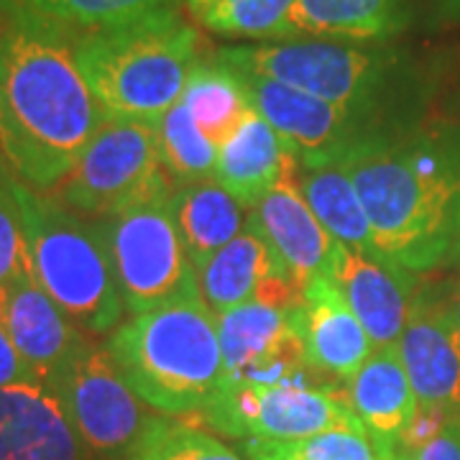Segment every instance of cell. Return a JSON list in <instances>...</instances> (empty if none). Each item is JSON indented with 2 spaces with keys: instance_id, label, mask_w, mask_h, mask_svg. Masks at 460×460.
<instances>
[{
  "instance_id": "cell-30",
  "label": "cell",
  "mask_w": 460,
  "mask_h": 460,
  "mask_svg": "<svg viewBox=\"0 0 460 460\" xmlns=\"http://www.w3.org/2000/svg\"><path fill=\"white\" fill-rule=\"evenodd\" d=\"M296 0H213L198 21L208 31L241 39H281Z\"/></svg>"
},
{
  "instance_id": "cell-32",
  "label": "cell",
  "mask_w": 460,
  "mask_h": 460,
  "mask_svg": "<svg viewBox=\"0 0 460 460\" xmlns=\"http://www.w3.org/2000/svg\"><path fill=\"white\" fill-rule=\"evenodd\" d=\"M21 384H41V381L33 374L26 358L18 353L16 343H13L11 332H8L3 317H0V389L21 386Z\"/></svg>"
},
{
  "instance_id": "cell-3",
  "label": "cell",
  "mask_w": 460,
  "mask_h": 460,
  "mask_svg": "<svg viewBox=\"0 0 460 460\" xmlns=\"http://www.w3.org/2000/svg\"><path fill=\"white\" fill-rule=\"evenodd\" d=\"M75 57L102 111L156 123L181 100L199 59V33L174 5L75 33Z\"/></svg>"
},
{
  "instance_id": "cell-35",
  "label": "cell",
  "mask_w": 460,
  "mask_h": 460,
  "mask_svg": "<svg viewBox=\"0 0 460 460\" xmlns=\"http://www.w3.org/2000/svg\"><path fill=\"white\" fill-rule=\"evenodd\" d=\"M450 310H453V317H456V325H458V332H460V295H458V299H456V305H453Z\"/></svg>"
},
{
  "instance_id": "cell-20",
  "label": "cell",
  "mask_w": 460,
  "mask_h": 460,
  "mask_svg": "<svg viewBox=\"0 0 460 460\" xmlns=\"http://www.w3.org/2000/svg\"><path fill=\"white\" fill-rule=\"evenodd\" d=\"M348 402L371 435L394 445L417 411V396L396 348H376L348 378Z\"/></svg>"
},
{
  "instance_id": "cell-16",
  "label": "cell",
  "mask_w": 460,
  "mask_h": 460,
  "mask_svg": "<svg viewBox=\"0 0 460 460\" xmlns=\"http://www.w3.org/2000/svg\"><path fill=\"white\" fill-rule=\"evenodd\" d=\"M0 317L41 384L87 341L83 330L41 289L31 269L0 292Z\"/></svg>"
},
{
  "instance_id": "cell-21",
  "label": "cell",
  "mask_w": 460,
  "mask_h": 460,
  "mask_svg": "<svg viewBox=\"0 0 460 460\" xmlns=\"http://www.w3.org/2000/svg\"><path fill=\"white\" fill-rule=\"evenodd\" d=\"M169 205L198 269L248 228L251 210L215 180L181 181L172 190Z\"/></svg>"
},
{
  "instance_id": "cell-24",
  "label": "cell",
  "mask_w": 460,
  "mask_h": 460,
  "mask_svg": "<svg viewBox=\"0 0 460 460\" xmlns=\"http://www.w3.org/2000/svg\"><path fill=\"white\" fill-rule=\"evenodd\" d=\"M295 181L310 210L317 215V220L332 235L335 243L356 251H378L371 233V220L343 164L299 169Z\"/></svg>"
},
{
  "instance_id": "cell-27",
  "label": "cell",
  "mask_w": 460,
  "mask_h": 460,
  "mask_svg": "<svg viewBox=\"0 0 460 460\" xmlns=\"http://www.w3.org/2000/svg\"><path fill=\"white\" fill-rule=\"evenodd\" d=\"M126 460H243L233 447L184 417L151 414Z\"/></svg>"
},
{
  "instance_id": "cell-22",
  "label": "cell",
  "mask_w": 460,
  "mask_h": 460,
  "mask_svg": "<svg viewBox=\"0 0 460 460\" xmlns=\"http://www.w3.org/2000/svg\"><path fill=\"white\" fill-rule=\"evenodd\" d=\"M279 266L281 261L261 233L248 226L199 266V295L213 314L228 313L256 299L263 279Z\"/></svg>"
},
{
  "instance_id": "cell-1",
  "label": "cell",
  "mask_w": 460,
  "mask_h": 460,
  "mask_svg": "<svg viewBox=\"0 0 460 460\" xmlns=\"http://www.w3.org/2000/svg\"><path fill=\"white\" fill-rule=\"evenodd\" d=\"M108 120L75 57V33L0 0V154L47 192Z\"/></svg>"
},
{
  "instance_id": "cell-12",
  "label": "cell",
  "mask_w": 460,
  "mask_h": 460,
  "mask_svg": "<svg viewBox=\"0 0 460 460\" xmlns=\"http://www.w3.org/2000/svg\"><path fill=\"white\" fill-rule=\"evenodd\" d=\"M233 72L238 83L243 84L253 111L279 133L299 169L341 164L356 148L378 138L376 128H371V120L341 105L261 75L238 69Z\"/></svg>"
},
{
  "instance_id": "cell-23",
  "label": "cell",
  "mask_w": 460,
  "mask_h": 460,
  "mask_svg": "<svg viewBox=\"0 0 460 460\" xmlns=\"http://www.w3.org/2000/svg\"><path fill=\"white\" fill-rule=\"evenodd\" d=\"M402 26L399 0H296L279 41H378Z\"/></svg>"
},
{
  "instance_id": "cell-2",
  "label": "cell",
  "mask_w": 460,
  "mask_h": 460,
  "mask_svg": "<svg viewBox=\"0 0 460 460\" xmlns=\"http://www.w3.org/2000/svg\"><path fill=\"white\" fill-rule=\"evenodd\" d=\"M341 164L381 253L414 274L460 253V136L374 138Z\"/></svg>"
},
{
  "instance_id": "cell-26",
  "label": "cell",
  "mask_w": 460,
  "mask_h": 460,
  "mask_svg": "<svg viewBox=\"0 0 460 460\" xmlns=\"http://www.w3.org/2000/svg\"><path fill=\"white\" fill-rule=\"evenodd\" d=\"M248 460H394L392 445L368 432L328 429L299 440H243Z\"/></svg>"
},
{
  "instance_id": "cell-34",
  "label": "cell",
  "mask_w": 460,
  "mask_h": 460,
  "mask_svg": "<svg viewBox=\"0 0 460 460\" xmlns=\"http://www.w3.org/2000/svg\"><path fill=\"white\" fill-rule=\"evenodd\" d=\"M187 3H190V11L195 13V18H198L199 13H202V11H205L210 3H213V0H187Z\"/></svg>"
},
{
  "instance_id": "cell-19",
  "label": "cell",
  "mask_w": 460,
  "mask_h": 460,
  "mask_svg": "<svg viewBox=\"0 0 460 460\" xmlns=\"http://www.w3.org/2000/svg\"><path fill=\"white\" fill-rule=\"evenodd\" d=\"M295 156L284 146L279 133L251 111L235 136L217 148L213 180L251 210L281 181L295 180Z\"/></svg>"
},
{
  "instance_id": "cell-5",
  "label": "cell",
  "mask_w": 460,
  "mask_h": 460,
  "mask_svg": "<svg viewBox=\"0 0 460 460\" xmlns=\"http://www.w3.org/2000/svg\"><path fill=\"white\" fill-rule=\"evenodd\" d=\"M29 263L41 289L84 335H105L123 323V299L95 220L84 223L54 195L18 177Z\"/></svg>"
},
{
  "instance_id": "cell-4",
  "label": "cell",
  "mask_w": 460,
  "mask_h": 460,
  "mask_svg": "<svg viewBox=\"0 0 460 460\" xmlns=\"http://www.w3.org/2000/svg\"><path fill=\"white\" fill-rule=\"evenodd\" d=\"M105 348L136 396L166 417H199L223 389L217 325L202 299L133 314Z\"/></svg>"
},
{
  "instance_id": "cell-6",
  "label": "cell",
  "mask_w": 460,
  "mask_h": 460,
  "mask_svg": "<svg viewBox=\"0 0 460 460\" xmlns=\"http://www.w3.org/2000/svg\"><path fill=\"white\" fill-rule=\"evenodd\" d=\"M215 62L261 75L371 120L392 84V54L363 41L287 39L217 49Z\"/></svg>"
},
{
  "instance_id": "cell-9",
  "label": "cell",
  "mask_w": 460,
  "mask_h": 460,
  "mask_svg": "<svg viewBox=\"0 0 460 460\" xmlns=\"http://www.w3.org/2000/svg\"><path fill=\"white\" fill-rule=\"evenodd\" d=\"M44 386L65 410L84 447L100 460H126L151 417L108 348L93 341H84Z\"/></svg>"
},
{
  "instance_id": "cell-15",
  "label": "cell",
  "mask_w": 460,
  "mask_h": 460,
  "mask_svg": "<svg viewBox=\"0 0 460 460\" xmlns=\"http://www.w3.org/2000/svg\"><path fill=\"white\" fill-rule=\"evenodd\" d=\"M248 226L261 233L299 289L317 277H332L335 241L310 210L295 180L266 192L251 208Z\"/></svg>"
},
{
  "instance_id": "cell-28",
  "label": "cell",
  "mask_w": 460,
  "mask_h": 460,
  "mask_svg": "<svg viewBox=\"0 0 460 460\" xmlns=\"http://www.w3.org/2000/svg\"><path fill=\"white\" fill-rule=\"evenodd\" d=\"M156 146L172 180L180 184L213 180L217 146L199 131L195 118L190 115L181 100L156 120Z\"/></svg>"
},
{
  "instance_id": "cell-25",
  "label": "cell",
  "mask_w": 460,
  "mask_h": 460,
  "mask_svg": "<svg viewBox=\"0 0 460 460\" xmlns=\"http://www.w3.org/2000/svg\"><path fill=\"white\" fill-rule=\"evenodd\" d=\"M181 102L195 118L199 131L217 148L228 144L253 111L235 72L215 59L199 62L192 69L181 93Z\"/></svg>"
},
{
  "instance_id": "cell-31",
  "label": "cell",
  "mask_w": 460,
  "mask_h": 460,
  "mask_svg": "<svg viewBox=\"0 0 460 460\" xmlns=\"http://www.w3.org/2000/svg\"><path fill=\"white\" fill-rule=\"evenodd\" d=\"M26 269H31V263L18 202V174L0 154V292Z\"/></svg>"
},
{
  "instance_id": "cell-29",
  "label": "cell",
  "mask_w": 460,
  "mask_h": 460,
  "mask_svg": "<svg viewBox=\"0 0 460 460\" xmlns=\"http://www.w3.org/2000/svg\"><path fill=\"white\" fill-rule=\"evenodd\" d=\"M8 3L47 18L66 31L84 33L162 11L169 8L174 0H8Z\"/></svg>"
},
{
  "instance_id": "cell-18",
  "label": "cell",
  "mask_w": 460,
  "mask_h": 460,
  "mask_svg": "<svg viewBox=\"0 0 460 460\" xmlns=\"http://www.w3.org/2000/svg\"><path fill=\"white\" fill-rule=\"evenodd\" d=\"M302 328L307 358L328 376L348 381L376 350L330 274L302 289Z\"/></svg>"
},
{
  "instance_id": "cell-8",
  "label": "cell",
  "mask_w": 460,
  "mask_h": 460,
  "mask_svg": "<svg viewBox=\"0 0 460 460\" xmlns=\"http://www.w3.org/2000/svg\"><path fill=\"white\" fill-rule=\"evenodd\" d=\"M172 190L156 146V123L108 115L62 181L59 199L80 217L100 220L169 198Z\"/></svg>"
},
{
  "instance_id": "cell-7",
  "label": "cell",
  "mask_w": 460,
  "mask_h": 460,
  "mask_svg": "<svg viewBox=\"0 0 460 460\" xmlns=\"http://www.w3.org/2000/svg\"><path fill=\"white\" fill-rule=\"evenodd\" d=\"M169 198L95 220L131 317L174 302L202 299L198 266L174 223Z\"/></svg>"
},
{
  "instance_id": "cell-17",
  "label": "cell",
  "mask_w": 460,
  "mask_h": 460,
  "mask_svg": "<svg viewBox=\"0 0 460 460\" xmlns=\"http://www.w3.org/2000/svg\"><path fill=\"white\" fill-rule=\"evenodd\" d=\"M0 460H93L65 410L41 384L0 389Z\"/></svg>"
},
{
  "instance_id": "cell-11",
  "label": "cell",
  "mask_w": 460,
  "mask_h": 460,
  "mask_svg": "<svg viewBox=\"0 0 460 460\" xmlns=\"http://www.w3.org/2000/svg\"><path fill=\"white\" fill-rule=\"evenodd\" d=\"M198 420L241 440H299L328 429L368 432L348 396L343 399L310 384H274L220 392Z\"/></svg>"
},
{
  "instance_id": "cell-33",
  "label": "cell",
  "mask_w": 460,
  "mask_h": 460,
  "mask_svg": "<svg viewBox=\"0 0 460 460\" xmlns=\"http://www.w3.org/2000/svg\"><path fill=\"white\" fill-rule=\"evenodd\" d=\"M402 460H460V414H456L432 440Z\"/></svg>"
},
{
  "instance_id": "cell-10",
  "label": "cell",
  "mask_w": 460,
  "mask_h": 460,
  "mask_svg": "<svg viewBox=\"0 0 460 460\" xmlns=\"http://www.w3.org/2000/svg\"><path fill=\"white\" fill-rule=\"evenodd\" d=\"M226 378L220 392L274 384H307L314 371L307 358L302 305L277 307L259 299L215 314Z\"/></svg>"
},
{
  "instance_id": "cell-14",
  "label": "cell",
  "mask_w": 460,
  "mask_h": 460,
  "mask_svg": "<svg viewBox=\"0 0 460 460\" xmlns=\"http://www.w3.org/2000/svg\"><path fill=\"white\" fill-rule=\"evenodd\" d=\"M394 348L417 404L460 414V332L453 310L417 302Z\"/></svg>"
},
{
  "instance_id": "cell-13",
  "label": "cell",
  "mask_w": 460,
  "mask_h": 460,
  "mask_svg": "<svg viewBox=\"0 0 460 460\" xmlns=\"http://www.w3.org/2000/svg\"><path fill=\"white\" fill-rule=\"evenodd\" d=\"M332 279L374 348H394L417 305L414 271L381 251H356L335 243Z\"/></svg>"
}]
</instances>
